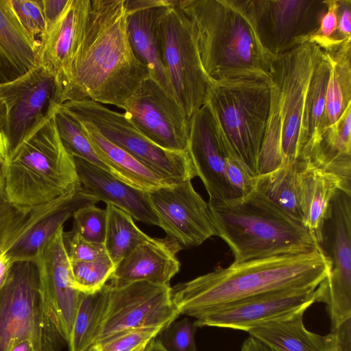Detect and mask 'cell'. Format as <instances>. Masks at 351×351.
I'll list each match as a JSON object with an SVG mask.
<instances>
[{
  "label": "cell",
  "instance_id": "cell-1",
  "mask_svg": "<svg viewBox=\"0 0 351 351\" xmlns=\"http://www.w3.org/2000/svg\"><path fill=\"white\" fill-rule=\"evenodd\" d=\"M149 77L128 40L124 0H89L80 43L58 86L61 104L89 99L123 109Z\"/></svg>",
  "mask_w": 351,
  "mask_h": 351
},
{
  "label": "cell",
  "instance_id": "cell-2",
  "mask_svg": "<svg viewBox=\"0 0 351 351\" xmlns=\"http://www.w3.org/2000/svg\"><path fill=\"white\" fill-rule=\"evenodd\" d=\"M330 267L324 250L233 262L176 285L171 297L180 315L196 320L264 293L317 288Z\"/></svg>",
  "mask_w": 351,
  "mask_h": 351
},
{
  "label": "cell",
  "instance_id": "cell-3",
  "mask_svg": "<svg viewBox=\"0 0 351 351\" xmlns=\"http://www.w3.org/2000/svg\"><path fill=\"white\" fill-rule=\"evenodd\" d=\"M189 20L204 72L211 82L269 81L275 56L262 45L246 0H175Z\"/></svg>",
  "mask_w": 351,
  "mask_h": 351
},
{
  "label": "cell",
  "instance_id": "cell-4",
  "mask_svg": "<svg viewBox=\"0 0 351 351\" xmlns=\"http://www.w3.org/2000/svg\"><path fill=\"white\" fill-rule=\"evenodd\" d=\"M208 205L217 236L229 246L234 263L324 250L302 223L254 189Z\"/></svg>",
  "mask_w": 351,
  "mask_h": 351
},
{
  "label": "cell",
  "instance_id": "cell-5",
  "mask_svg": "<svg viewBox=\"0 0 351 351\" xmlns=\"http://www.w3.org/2000/svg\"><path fill=\"white\" fill-rule=\"evenodd\" d=\"M59 107L49 112L0 165L5 196L13 205H45L81 186L74 158L64 147L56 128Z\"/></svg>",
  "mask_w": 351,
  "mask_h": 351
},
{
  "label": "cell",
  "instance_id": "cell-6",
  "mask_svg": "<svg viewBox=\"0 0 351 351\" xmlns=\"http://www.w3.org/2000/svg\"><path fill=\"white\" fill-rule=\"evenodd\" d=\"M206 102L246 171L257 176L269 112V82L259 79L212 82Z\"/></svg>",
  "mask_w": 351,
  "mask_h": 351
},
{
  "label": "cell",
  "instance_id": "cell-7",
  "mask_svg": "<svg viewBox=\"0 0 351 351\" xmlns=\"http://www.w3.org/2000/svg\"><path fill=\"white\" fill-rule=\"evenodd\" d=\"M23 339L35 351H61L66 343L44 300L34 261L13 263L0 289V351Z\"/></svg>",
  "mask_w": 351,
  "mask_h": 351
},
{
  "label": "cell",
  "instance_id": "cell-8",
  "mask_svg": "<svg viewBox=\"0 0 351 351\" xmlns=\"http://www.w3.org/2000/svg\"><path fill=\"white\" fill-rule=\"evenodd\" d=\"M187 152L209 195V204L234 199L252 191L254 177L234 153L208 104L189 119Z\"/></svg>",
  "mask_w": 351,
  "mask_h": 351
},
{
  "label": "cell",
  "instance_id": "cell-9",
  "mask_svg": "<svg viewBox=\"0 0 351 351\" xmlns=\"http://www.w3.org/2000/svg\"><path fill=\"white\" fill-rule=\"evenodd\" d=\"M60 108L78 121L89 125L105 138L172 182L191 180L197 176L187 151H171L157 145L141 134L123 112L89 99L66 101Z\"/></svg>",
  "mask_w": 351,
  "mask_h": 351
},
{
  "label": "cell",
  "instance_id": "cell-10",
  "mask_svg": "<svg viewBox=\"0 0 351 351\" xmlns=\"http://www.w3.org/2000/svg\"><path fill=\"white\" fill-rule=\"evenodd\" d=\"M158 33L173 97L189 120L206 102L212 82L202 67L190 23L175 0H167Z\"/></svg>",
  "mask_w": 351,
  "mask_h": 351
},
{
  "label": "cell",
  "instance_id": "cell-11",
  "mask_svg": "<svg viewBox=\"0 0 351 351\" xmlns=\"http://www.w3.org/2000/svg\"><path fill=\"white\" fill-rule=\"evenodd\" d=\"M180 315L169 285L146 281L119 286L106 284L104 302L92 343L124 331L164 328Z\"/></svg>",
  "mask_w": 351,
  "mask_h": 351
},
{
  "label": "cell",
  "instance_id": "cell-12",
  "mask_svg": "<svg viewBox=\"0 0 351 351\" xmlns=\"http://www.w3.org/2000/svg\"><path fill=\"white\" fill-rule=\"evenodd\" d=\"M321 47L309 40L277 56L271 81L277 95L282 125V165L300 159L301 124L306 93Z\"/></svg>",
  "mask_w": 351,
  "mask_h": 351
},
{
  "label": "cell",
  "instance_id": "cell-13",
  "mask_svg": "<svg viewBox=\"0 0 351 351\" xmlns=\"http://www.w3.org/2000/svg\"><path fill=\"white\" fill-rule=\"evenodd\" d=\"M263 47L277 56L311 39L327 11L326 1L246 0Z\"/></svg>",
  "mask_w": 351,
  "mask_h": 351
},
{
  "label": "cell",
  "instance_id": "cell-14",
  "mask_svg": "<svg viewBox=\"0 0 351 351\" xmlns=\"http://www.w3.org/2000/svg\"><path fill=\"white\" fill-rule=\"evenodd\" d=\"M328 219L331 267L316 289V302L326 304L334 330L351 318V195L337 191Z\"/></svg>",
  "mask_w": 351,
  "mask_h": 351
},
{
  "label": "cell",
  "instance_id": "cell-15",
  "mask_svg": "<svg viewBox=\"0 0 351 351\" xmlns=\"http://www.w3.org/2000/svg\"><path fill=\"white\" fill-rule=\"evenodd\" d=\"M122 110L136 129L157 145L187 151L189 120L176 99L152 78L141 84Z\"/></svg>",
  "mask_w": 351,
  "mask_h": 351
},
{
  "label": "cell",
  "instance_id": "cell-16",
  "mask_svg": "<svg viewBox=\"0 0 351 351\" xmlns=\"http://www.w3.org/2000/svg\"><path fill=\"white\" fill-rule=\"evenodd\" d=\"M147 193L158 226L168 237L193 247L217 236L208 203L195 190L191 180Z\"/></svg>",
  "mask_w": 351,
  "mask_h": 351
},
{
  "label": "cell",
  "instance_id": "cell-17",
  "mask_svg": "<svg viewBox=\"0 0 351 351\" xmlns=\"http://www.w3.org/2000/svg\"><path fill=\"white\" fill-rule=\"evenodd\" d=\"M55 77L42 66L12 81L6 100L3 132L9 152L14 149L53 109L60 106Z\"/></svg>",
  "mask_w": 351,
  "mask_h": 351
},
{
  "label": "cell",
  "instance_id": "cell-18",
  "mask_svg": "<svg viewBox=\"0 0 351 351\" xmlns=\"http://www.w3.org/2000/svg\"><path fill=\"white\" fill-rule=\"evenodd\" d=\"M64 226L39 250L35 263L44 300L66 341L76 315L80 294L73 286L70 261L64 243Z\"/></svg>",
  "mask_w": 351,
  "mask_h": 351
},
{
  "label": "cell",
  "instance_id": "cell-19",
  "mask_svg": "<svg viewBox=\"0 0 351 351\" xmlns=\"http://www.w3.org/2000/svg\"><path fill=\"white\" fill-rule=\"evenodd\" d=\"M317 288L285 289L252 297L195 320L212 326L248 332L269 322L305 311L317 298Z\"/></svg>",
  "mask_w": 351,
  "mask_h": 351
},
{
  "label": "cell",
  "instance_id": "cell-20",
  "mask_svg": "<svg viewBox=\"0 0 351 351\" xmlns=\"http://www.w3.org/2000/svg\"><path fill=\"white\" fill-rule=\"evenodd\" d=\"M128 38L136 58L149 71L150 78L173 97L161 54L158 33L165 0H124ZM175 99V98H174Z\"/></svg>",
  "mask_w": 351,
  "mask_h": 351
},
{
  "label": "cell",
  "instance_id": "cell-21",
  "mask_svg": "<svg viewBox=\"0 0 351 351\" xmlns=\"http://www.w3.org/2000/svg\"><path fill=\"white\" fill-rule=\"evenodd\" d=\"M182 245L166 237H149L123 257L116 265L110 278L111 285L146 281L156 285H169L180 269L177 254Z\"/></svg>",
  "mask_w": 351,
  "mask_h": 351
},
{
  "label": "cell",
  "instance_id": "cell-22",
  "mask_svg": "<svg viewBox=\"0 0 351 351\" xmlns=\"http://www.w3.org/2000/svg\"><path fill=\"white\" fill-rule=\"evenodd\" d=\"M89 0H69L60 18L41 35L37 65L53 75L58 87L65 78L82 34Z\"/></svg>",
  "mask_w": 351,
  "mask_h": 351
},
{
  "label": "cell",
  "instance_id": "cell-23",
  "mask_svg": "<svg viewBox=\"0 0 351 351\" xmlns=\"http://www.w3.org/2000/svg\"><path fill=\"white\" fill-rule=\"evenodd\" d=\"M73 158L81 184L98 201L115 206L142 223L158 226L147 192L125 184L92 163Z\"/></svg>",
  "mask_w": 351,
  "mask_h": 351
},
{
  "label": "cell",
  "instance_id": "cell-24",
  "mask_svg": "<svg viewBox=\"0 0 351 351\" xmlns=\"http://www.w3.org/2000/svg\"><path fill=\"white\" fill-rule=\"evenodd\" d=\"M40 41L22 26L10 0H0V84L14 81L37 65Z\"/></svg>",
  "mask_w": 351,
  "mask_h": 351
},
{
  "label": "cell",
  "instance_id": "cell-25",
  "mask_svg": "<svg viewBox=\"0 0 351 351\" xmlns=\"http://www.w3.org/2000/svg\"><path fill=\"white\" fill-rule=\"evenodd\" d=\"M298 181L303 223L322 245L332 199L338 190L343 191L342 185L334 175L302 160Z\"/></svg>",
  "mask_w": 351,
  "mask_h": 351
},
{
  "label": "cell",
  "instance_id": "cell-26",
  "mask_svg": "<svg viewBox=\"0 0 351 351\" xmlns=\"http://www.w3.org/2000/svg\"><path fill=\"white\" fill-rule=\"evenodd\" d=\"M304 311L269 322L247 332L274 351H333L337 343L334 331L321 335L308 330Z\"/></svg>",
  "mask_w": 351,
  "mask_h": 351
},
{
  "label": "cell",
  "instance_id": "cell-27",
  "mask_svg": "<svg viewBox=\"0 0 351 351\" xmlns=\"http://www.w3.org/2000/svg\"><path fill=\"white\" fill-rule=\"evenodd\" d=\"M351 37L335 39L322 46L331 69L326 94V121L323 137L337 132L339 119L351 104ZM322 139V138H321Z\"/></svg>",
  "mask_w": 351,
  "mask_h": 351
},
{
  "label": "cell",
  "instance_id": "cell-28",
  "mask_svg": "<svg viewBox=\"0 0 351 351\" xmlns=\"http://www.w3.org/2000/svg\"><path fill=\"white\" fill-rule=\"evenodd\" d=\"M80 123L109 172L122 182L145 192L177 183L150 169L128 152L105 138L89 125Z\"/></svg>",
  "mask_w": 351,
  "mask_h": 351
},
{
  "label": "cell",
  "instance_id": "cell-29",
  "mask_svg": "<svg viewBox=\"0 0 351 351\" xmlns=\"http://www.w3.org/2000/svg\"><path fill=\"white\" fill-rule=\"evenodd\" d=\"M331 65L322 49L308 87L301 124V154L305 161L318 146L326 121V94Z\"/></svg>",
  "mask_w": 351,
  "mask_h": 351
},
{
  "label": "cell",
  "instance_id": "cell-30",
  "mask_svg": "<svg viewBox=\"0 0 351 351\" xmlns=\"http://www.w3.org/2000/svg\"><path fill=\"white\" fill-rule=\"evenodd\" d=\"M97 197L82 185L67 204L47 215L27 231L6 252L12 263L35 261L41 247L64 226L80 207L96 204Z\"/></svg>",
  "mask_w": 351,
  "mask_h": 351
},
{
  "label": "cell",
  "instance_id": "cell-31",
  "mask_svg": "<svg viewBox=\"0 0 351 351\" xmlns=\"http://www.w3.org/2000/svg\"><path fill=\"white\" fill-rule=\"evenodd\" d=\"M300 160L254 177V189L280 210L303 223L300 205L298 174ZM304 224V223H303Z\"/></svg>",
  "mask_w": 351,
  "mask_h": 351
},
{
  "label": "cell",
  "instance_id": "cell-32",
  "mask_svg": "<svg viewBox=\"0 0 351 351\" xmlns=\"http://www.w3.org/2000/svg\"><path fill=\"white\" fill-rule=\"evenodd\" d=\"M107 224L104 247L106 254L116 266L136 246L149 236L141 230L133 218L124 210L106 204Z\"/></svg>",
  "mask_w": 351,
  "mask_h": 351
},
{
  "label": "cell",
  "instance_id": "cell-33",
  "mask_svg": "<svg viewBox=\"0 0 351 351\" xmlns=\"http://www.w3.org/2000/svg\"><path fill=\"white\" fill-rule=\"evenodd\" d=\"M105 298V286L94 293L80 294L79 304L67 345L69 351H84L93 343Z\"/></svg>",
  "mask_w": 351,
  "mask_h": 351
},
{
  "label": "cell",
  "instance_id": "cell-34",
  "mask_svg": "<svg viewBox=\"0 0 351 351\" xmlns=\"http://www.w3.org/2000/svg\"><path fill=\"white\" fill-rule=\"evenodd\" d=\"M55 121L64 147L73 157L83 159L109 172L108 167L97 154L82 124L76 119L59 107L55 114Z\"/></svg>",
  "mask_w": 351,
  "mask_h": 351
},
{
  "label": "cell",
  "instance_id": "cell-35",
  "mask_svg": "<svg viewBox=\"0 0 351 351\" xmlns=\"http://www.w3.org/2000/svg\"><path fill=\"white\" fill-rule=\"evenodd\" d=\"M270 106L267 123L258 158V175L271 172L283 164L282 154V125L274 86L269 81Z\"/></svg>",
  "mask_w": 351,
  "mask_h": 351
},
{
  "label": "cell",
  "instance_id": "cell-36",
  "mask_svg": "<svg viewBox=\"0 0 351 351\" xmlns=\"http://www.w3.org/2000/svg\"><path fill=\"white\" fill-rule=\"evenodd\" d=\"M115 267L107 254L89 261H70L73 286L81 293H96L110 280Z\"/></svg>",
  "mask_w": 351,
  "mask_h": 351
},
{
  "label": "cell",
  "instance_id": "cell-37",
  "mask_svg": "<svg viewBox=\"0 0 351 351\" xmlns=\"http://www.w3.org/2000/svg\"><path fill=\"white\" fill-rule=\"evenodd\" d=\"M72 231L93 243L104 244L107 224V212L95 204L83 206L73 213Z\"/></svg>",
  "mask_w": 351,
  "mask_h": 351
},
{
  "label": "cell",
  "instance_id": "cell-38",
  "mask_svg": "<svg viewBox=\"0 0 351 351\" xmlns=\"http://www.w3.org/2000/svg\"><path fill=\"white\" fill-rule=\"evenodd\" d=\"M162 327H152L124 331L90 345L84 351H133L146 346Z\"/></svg>",
  "mask_w": 351,
  "mask_h": 351
},
{
  "label": "cell",
  "instance_id": "cell-39",
  "mask_svg": "<svg viewBox=\"0 0 351 351\" xmlns=\"http://www.w3.org/2000/svg\"><path fill=\"white\" fill-rule=\"evenodd\" d=\"M198 326L189 317L176 319L154 338L165 351H196L195 334Z\"/></svg>",
  "mask_w": 351,
  "mask_h": 351
},
{
  "label": "cell",
  "instance_id": "cell-40",
  "mask_svg": "<svg viewBox=\"0 0 351 351\" xmlns=\"http://www.w3.org/2000/svg\"><path fill=\"white\" fill-rule=\"evenodd\" d=\"M11 6L24 29L32 36H40L46 30L42 0H10Z\"/></svg>",
  "mask_w": 351,
  "mask_h": 351
},
{
  "label": "cell",
  "instance_id": "cell-41",
  "mask_svg": "<svg viewBox=\"0 0 351 351\" xmlns=\"http://www.w3.org/2000/svg\"><path fill=\"white\" fill-rule=\"evenodd\" d=\"M63 238L70 261H89L106 254L104 244L90 243L72 230L64 232Z\"/></svg>",
  "mask_w": 351,
  "mask_h": 351
},
{
  "label": "cell",
  "instance_id": "cell-42",
  "mask_svg": "<svg viewBox=\"0 0 351 351\" xmlns=\"http://www.w3.org/2000/svg\"><path fill=\"white\" fill-rule=\"evenodd\" d=\"M327 11L321 19L319 27L311 38L317 44L330 40L337 29L339 0H326Z\"/></svg>",
  "mask_w": 351,
  "mask_h": 351
},
{
  "label": "cell",
  "instance_id": "cell-43",
  "mask_svg": "<svg viewBox=\"0 0 351 351\" xmlns=\"http://www.w3.org/2000/svg\"><path fill=\"white\" fill-rule=\"evenodd\" d=\"M351 31V1L339 0L338 9L337 34L335 37L343 38L350 36Z\"/></svg>",
  "mask_w": 351,
  "mask_h": 351
},
{
  "label": "cell",
  "instance_id": "cell-44",
  "mask_svg": "<svg viewBox=\"0 0 351 351\" xmlns=\"http://www.w3.org/2000/svg\"><path fill=\"white\" fill-rule=\"evenodd\" d=\"M69 0H42L46 30L60 18Z\"/></svg>",
  "mask_w": 351,
  "mask_h": 351
},
{
  "label": "cell",
  "instance_id": "cell-45",
  "mask_svg": "<svg viewBox=\"0 0 351 351\" xmlns=\"http://www.w3.org/2000/svg\"><path fill=\"white\" fill-rule=\"evenodd\" d=\"M332 331L337 335V343L333 351H351V318Z\"/></svg>",
  "mask_w": 351,
  "mask_h": 351
},
{
  "label": "cell",
  "instance_id": "cell-46",
  "mask_svg": "<svg viewBox=\"0 0 351 351\" xmlns=\"http://www.w3.org/2000/svg\"><path fill=\"white\" fill-rule=\"evenodd\" d=\"M12 82L0 84V127H4L7 112V95Z\"/></svg>",
  "mask_w": 351,
  "mask_h": 351
},
{
  "label": "cell",
  "instance_id": "cell-47",
  "mask_svg": "<svg viewBox=\"0 0 351 351\" xmlns=\"http://www.w3.org/2000/svg\"><path fill=\"white\" fill-rule=\"evenodd\" d=\"M241 351H274L252 337H249L243 343Z\"/></svg>",
  "mask_w": 351,
  "mask_h": 351
},
{
  "label": "cell",
  "instance_id": "cell-48",
  "mask_svg": "<svg viewBox=\"0 0 351 351\" xmlns=\"http://www.w3.org/2000/svg\"><path fill=\"white\" fill-rule=\"evenodd\" d=\"M12 263L6 252L0 256V289L4 285L9 274Z\"/></svg>",
  "mask_w": 351,
  "mask_h": 351
},
{
  "label": "cell",
  "instance_id": "cell-49",
  "mask_svg": "<svg viewBox=\"0 0 351 351\" xmlns=\"http://www.w3.org/2000/svg\"><path fill=\"white\" fill-rule=\"evenodd\" d=\"M6 351H35L32 342L23 339L12 343Z\"/></svg>",
  "mask_w": 351,
  "mask_h": 351
},
{
  "label": "cell",
  "instance_id": "cell-50",
  "mask_svg": "<svg viewBox=\"0 0 351 351\" xmlns=\"http://www.w3.org/2000/svg\"><path fill=\"white\" fill-rule=\"evenodd\" d=\"M9 152V143L3 128L0 127V165Z\"/></svg>",
  "mask_w": 351,
  "mask_h": 351
},
{
  "label": "cell",
  "instance_id": "cell-51",
  "mask_svg": "<svg viewBox=\"0 0 351 351\" xmlns=\"http://www.w3.org/2000/svg\"><path fill=\"white\" fill-rule=\"evenodd\" d=\"M147 351H165L156 341L155 339H153L147 344Z\"/></svg>",
  "mask_w": 351,
  "mask_h": 351
},
{
  "label": "cell",
  "instance_id": "cell-52",
  "mask_svg": "<svg viewBox=\"0 0 351 351\" xmlns=\"http://www.w3.org/2000/svg\"><path fill=\"white\" fill-rule=\"evenodd\" d=\"M133 351H147V345L145 347L138 348L136 350H134Z\"/></svg>",
  "mask_w": 351,
  "mask_h": 351
}]
</instances>
